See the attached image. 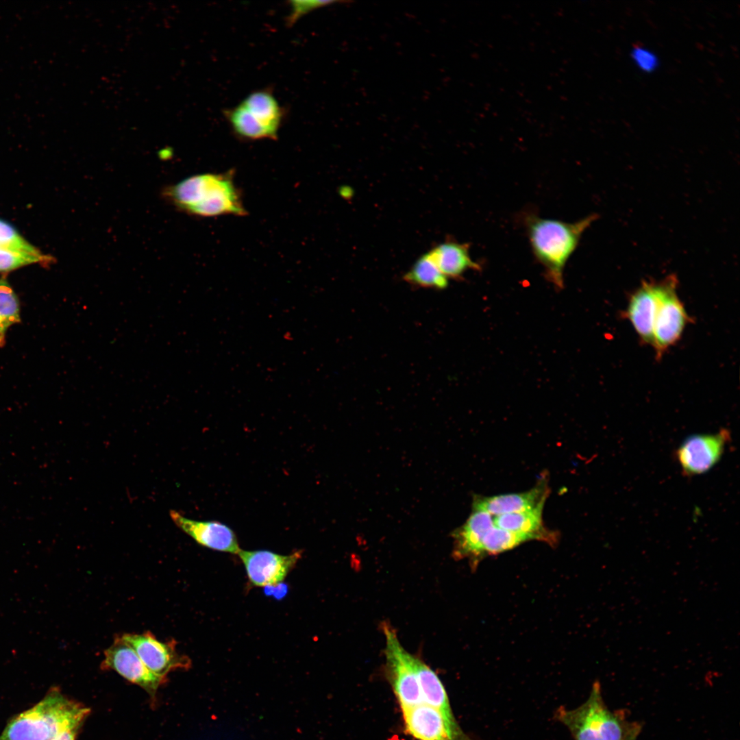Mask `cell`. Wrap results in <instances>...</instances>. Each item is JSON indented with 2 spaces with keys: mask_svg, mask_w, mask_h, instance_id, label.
Segmentation results:
<instances>
[{
  "mask_svg": "<svg viewBox=\"0 0 740 740\" xmlns=\"http://www.w3.org/2000/svg\"><path fill=\"white\" fill-rule=\"evenodd\" d=\"M657 306L656 282L643 281L630 295L624 313L642 343L650 345H652Z\"/></svg>",
  "mask_w": 740,
  "mask_h": 740,
  "instance_id": "obj_15",
  "label": "cell"
},
{
  "mask_svg": "<svg viewBox=\"0 0 740 740\" xmlns=\"http://www.w3.org/2000/svg\"><path fill=\"white\" fill-rule=\"evenodd\" d=\"M548 493L547 483L543 479L532 489L523 493L491 497L476 496L473 509L496 516L526 511L545 503Z\"/></svg>",
  "mask_w": 740,
  "mask_h": 740,
  "instance_id": "obj_16",
  "label": "cell"
},
{
  "mask_svg": "<svg viewBox=\"0 0 740 740\" xmlns=\"http://www.w3.org/2000/svg\"><path fill=\"white\" fill-rule=\"evenodd\" d=\"M162 193L177 208L197 217L247 214L232 171L195 175L166 187Z\"/></svg>",
  "mask_w": 740,
  "mask_h": 740,
  "instance_id": "obj_1",
  "label": "cell"
},
{
  "mask_svg": "<svg viewBox=\"0 0 740 740\" xmlns=\"http://www.w3.org/2000/svg\"><path fill=\"white\" fill-rule=\"evenodd\" d=\"M89 708L51 688L32 708L8 723L0 740H51L67 730L80 728Z\"/></svg>",
  "mask_w": 740,
  "mask_h": 740,
  "instance_id": "obj_2",
  "label": "cell"
},
{
  "mask_svg": "<svg viewBox=\"0 0 740 740\" xmlns=\"http://www.w3.org/2000/svg\"><path fill=\"white\" fill-rule=\"evenodd\" d=\"M0 247L38 257L47 256L25 240L11 225L1 220Z\"/></svg>",
  "mask_w": 740,
  "mask_h": 740,
  "instance_id": "obj_23",
  "label": "cell"
},
{
  "mask_svg": "<svg viewBox=\"0 0 740 740\" xmlns=\"http://www.w3.org/2000/svg\"><path fill=\"white\" fill-rule=\"evenodd\" d=\"M589 215L567 223L526 214L524 224L532 253L543 266L547 280L558 288L564 286L563 273L567 260L577 248L584 231L597 219Z\"/></svg>",
  "mask_w": 740,
  "mask_h": 740,
  "instance_id": "obj_3",
  "label": "cell"
},
{
  "mask_svg": "<svg viewBox=\"0 0 740 740\" xmlns=\"http://www.w3.org/2000/svg\"><path fill=\"white\" fill-rule=\"evenodd\" d=\"M239 556L249 582L256 587L282 582L301 556V551L282 555L268 550H241Z\"/></svg>",
  "mask_w": 740,
  "mask_h": 740,
  "instance_id": "obj_11",
  "label": "cell"
},
{
  "mask_svg": "<svg viewBox=\"0 0 740 740\" xmlns=\"http://www.w3.org/2000/svg\"><path fill=\"white\" fill-rule=\"evenodd\" d=\"M79 730V728L67 730L51 740H75Z\"/></svg>",
  "mask_w": 740,
  "mask_h": 740,
  "instance_id": "obj_26",
  "label": "cell"
},
{
  "mask_svg": "<svg viewBox=\"0 0 740 740\" xmlns=\"http://www.w3.org/2000/svg\"><path fill=\"white\" fill-rule=\"evenodd\" d=\"M382 630L386 641V673L401 709L423 703L412 654L403 648L391 626L384 623Z\"/></svg>",
  "mask_w": 740,
  "mask_h": 740,
  "instance_id": "obj_6",
  "label": "cell"
},
{
  "mask_svg": "<svg viewBox=\"0 0 740 740\" xmlns=\"http://www.w3.org/2000/svg\"><path fill=\"white\" fill-rule=\"evenodd\" d=\"M20 321L18 297L8 282L0 279V347L5 343L8 329Z\"/></svg>",
  "mask_w": 740,
  "mask_h": 740,
  "instance_id": "obj_22",
  "label": "cell"
},
{
  "mask_svg": "<svg viewBox=\"0 0 740 740\" xmlns=\"http://www.w3.org/2000/svg\"><path fill=\"white\" fill-rule=\"evenodd\" d=\"M120 637L135 650L147 667L159 676L166 678L173 671L191 667L190 658L177 652L175 640L161 641L149 631L125 633Z\"/></svg>",
  "mask_w": 740,
  "mask_h": 740,
  "instance_id": "obj_8",
  "label": "cell"
},
{
  "mask_svg": "<svg viewBox=\"0 0 740 740\" xmlns=\"http://www.w3.org/2000/svg\"><path fill=\"white\" fill-rule=\"evenodd\" d=\"M674 275L656 282L658 306L654 328L652 347L660 358L680 338L691 318L677 293Z\"/></svg>",
  "mask_w": 740,
  "mask_h": 740,
  "instance_id": "obj_5",
  "label": "cell"
},
{
  "mask_svg": "<svg viewBox=\"0 0 740 740\" xmlns=\"http://www.w3.org/2000/svg\"><path fill=\"white\" fill-rule=\"evenodd\" d=\"M544 504L526 511L497 516L493 519L494 525L508 531L529 535L533 540L554 545L558 542V536L543 526L542 515Z\"/></svg>",
  "mask_w": 740,
  "mask_h": 740,
  "instance_id": "obj_18",
  "label": "cell"
},
{
  "mask_svg": "<svg viewBox=\"0 0 740 740\" xmlns=\"http://www.w3.org/2000/svg\"><path fill=\"white\" fill-rule=\"evenodd\" d=\"M336 1L319 0H293L288 1L289 13L286 17V24L291 27L302 16L317 9L338 3Z\"/></svg>",
  "mask_w": 740,
  "mask_h": 740,
  "instance_id": "obj_25",
  "label": "cell"
},
{
  "mask_svg": "<svg viewBox=\"0 0 740 740\" xmlns=\"http://www.w3.org/2000/svg\"><path fill=\"white\" fill-rule=\"evenodd\" d=\"M730 439L726 429L713 434H695L687 437L677 448L675 456L687 476L709 471L721 459Z\"/></svg>",
  "mask_w": 740,
  "mask_h": 740,
  "instance_id": "obj_7",
  "label": "cell"
},
{
  "mask_svg": "<svg viewBox=\"0 0 740 740\" xmlns=\"http://www.w3.org/2000/svg\"><path fill=\"white\" fill-rule=\"evenodd\" d=\"M51 258L38 257L0 247V271H8L36 262H49Z\"/></svg>",
  "mask_w": 740,
  "mask_h": 740,
  "instance_id": "obj_24",
  "label": "cell"
},
{
  "mask_svg": "<svg viewBox=\"0 0 740 740\" xmlns=\"http://www.w3.org/2000/svg\"><path fill=\"white\" fill-rule=\"evenodd\" d=\"M428 252L447 279H460L466 271L481 268L472 260L467 243L447 240L434 246Z\"/></svg>",
  "mask_w": 740,
  "mask_h": 740,
  "instance_id": "obj_17",
  "label": "cell"
},
{
  "mask_svg": "<svg viewBox=\"0 0 740 740\" xmlns=\"http://www.w3.org/2000/svg\"><path fill=\"white\" fill-rule=\"evenodd\" d=\"M249 121L260 130L267 140H276L284 116V110L269 89L249 93L241 103Z\"/></svg>",
  "mask_w": 740,
  "mask_h": 740,
  "instance_id": "obj_14",
  "label": "cell"
},
{
  "mask_svg": "<svg viewBox=\"0 0 740 740\" xmlns=\"http://www.w3.org/2000/svg\"><path fill=\"white\" fill-rule=\"evenodd\" d=\"M555 717L569 730L574 740H625L641 724L630 722L625 710L610 711L606 705L598 680L587 700L576 708L559 707Z\"/></svg>",
  "mask_w": 740,
  "mask_h": 740,
  "instance_id": "obj_4",
  "label": "cell"
},
{
  "mask_svg": "<svg viewBox=\"0 0 740 740\" xmlns=\"http://www.w3.org/2000/svg\"><path fill=\"white\" fill-rule=\"evenodd\" d=\"M641 728H642V726H639V727L637 728L636 729H634V730H633V731H632V732H631V733H630V735H628V737H627L626 738V739H625V740H637V737H638V736H639V735L640 734V732H641Z\"/></svg>",
  "mask_w": 740,
  "mask_h": 740,
  "instance_id": "obj_27",
  "label": "cell"
},
{
  "mask_svg": "<svg viewBox=\"0 0 740 740\" xmlns=\"http://www.w3.org/2000/svg\"><path fill=\"white\" fill-rule=\"evenodd\" d=\"M494 519L489 513L473 509L465 523L452 534L453 554L456 559H468L476 566L484 557L482 543L486 532L494 526Z\"/></svg>",
  "mask_w": 740,
  "mask_h": 740,
  "instance_id": "obj_13",
  "label": "cell"
},
{
  "mask_svg": "<svg viewBox=\"0 0 740 740\" xmlns=\"http://www.w3.org/2000/svg\"><path fill=\"white\" fill-rule=\"evenodd\" d=\"M101 667L115 671L125 679L143 688L153 701L159 687L167 678L159 676L144 664L135 650L120 636L104 652Z\"/></svg>",
  "mask_w": 740,
  "mask_h": 740,
  "instance_id": "obj_9",
  "label": "cell"
},
{
  "mask_svg": "<svg viewBox=\"0 0 740 740\" xmlns=\"http://www.w3.org/2000/svg\"><path fill=\"white\" fill-rule=\"evenodd\" d=\"M423 703L441 712L451 722L457 723L453 715L445 687L436 674L421 659L412 655Z\"/></svg>",
  "mask_w": 740,
  "mask_h": 740,
  "instance_id": "obj_19",
  "label": "cell"
},
{
  "mask_svg": "<svg viewBox=\"0 0 740 740\" xmlns=\"http://www.w3.org/2000/svg\"><path fill=\"white\" fill-rule=\"evenodd\" d=\"M408 284L420 288L443 290L448 279L441 273L428 251L419 258L404 275Z\"/></svg>",
  "mask_w": 740,
  "mask_h": 740,
  "instance_id": "obj_20",
  "label": "cell"
},
{
  "mask_svg": "<svg viewBox=\"0 0 740 740\" xmlns=\"http://www.w3.org/2000/svg\"><path fill=\"white\" fill-rule=\"evenodd\" d=\"M406 732L418 740H470L458 723L449 722L438 709L419 704L402 710Z\"/></svg>",
  "mask_w": 740,
  "mask_h": 740,
  "instance_id": "obj_10",
  "label": "cell"
},
{
  "mask_svg": "<svg viewBox=\"0 0 740 740\" xmlns=\"http://www.w3.org/2000/svg\"><path fill=\"white\" fill-rule=\"evenodd\" d=\"M530 540L533 539L529 535L508 531L494 525L482 539L483 556L498 554Z\"/></svg>",
  "mask_w": 740,
  "mask_h": 740,
  "instance_id": "obj_21",
  "label": "cell"
},
{
  "mask_svg": "<svg viewBox=\"0 0 740 740\" xmlns=\"http://www.w3.org/2000/svg\"><path fill=\"white\" fill-rule=\"evenodd\" d=\"M170 515L177 527L201 545L232 554L241 551L234 532L227 526L215 521H195L175 510H171Z\"/></svg>",
  "mask_w": 740,
  "mask_h": 740,
  "instance_id": "obj_12",
  "label": "cell"
}]
</instances>
